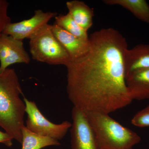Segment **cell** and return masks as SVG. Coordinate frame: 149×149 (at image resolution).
Here are the masks:
<instances>
[{
    "label": "cell",
    "mask_w": 149,
    "mask_h": 149,
    "mask_svg": "<svg viewBox=\"0 0 149 149\" xmlns=\"http://www.w3.org/2000/svg\"><path fill=\"white\" fill-rule=\"evenodd\" d=\"M90 49L82 57L67 65V93L73 107L84 111L109 114L133 100L125 82V37L113 28L91 34Z\"/></svg>",
    "instance_id": "obj_1"
},
{
    "label": "cell",
    "mask_w": 149,
    "mask_h": 149,
    "mask_svg": "<svg viewBox=\"0 0 149 149\" xmlns=\"http://www.w3.org/2000/svg\"><path fill=\"white\" fill-rule=\"evenodd\" d=\"M20 95L23 93L15 70L0 72V126L21 144L25 104Z\"/></svg>",
    "instance_id": "obj_2"
},
{
    "label": "cell",
    "mask_w": 149,
    "mask_h": 149,
    "mask_svg": "<svg viewBox=\"0 0 149 149\" xmlns=\"http://www.w3.org/2000/svg\"><path fill=\"white\" fill-rule=\"evenodd\" d=\"M83 111L95 133L99 149H133L141 142L139 134L121 125L108 113Z\"/></svg>",
    "instance_id": "obj_3"
},
{
    "label": "cell",
    "mask_w": 149,
    "mask_h": 149,
    "mask_svg": "<svg viewBox=\"0 0 149 149\" xmlns=\"http://www.w3.org/2000/svg\"><path fill=\"white\" fill-rule=\"evenodd\" d=\"M29 50L35 60L51 65L66 66L71 61L68 54L54 36L52 25L47 24L29 39Z\"/></svg>",
    "instance_id": "obj_4"
},
{
    "label": "cell",
    "mask_w": 149,
    "mask_h": 149,
    "mask_svg": "<svg viewBox=\"0 0 149 149\" xmlns=\"http://www.w3.org/2000/svg\"><path fill=\"white\" fill-rule=\"evenodd\" d=\"M25 113H27L26 125L27 129L33 133L47 136L56 140H61L70 128L72 123L65 121L60 124L51 122L40 111L35 102L29 101L24 97Z\"/></svg>",
    "instance_id": "obj_5"
},
{
    "label": "cell",
    "mask_w": 149,
    "mask_h": 149,
    "mask_svg": "<svg viewBox=\"0 0 149 149\" xmlns=\"http://www.w3.org/2000/svg\"><path fill=\"white\" fill-rule=\"evenodd\" d=\"M72 118L71 149H100L95 133L84 111L73 107Z\"/></svg>",
    "instance_id": "obj_6"
},
{
    "label": "cell",
    "mask_w": 149,
    "mask_h": 149,
    "mask_svg": "<svg viewBox=\"0 0 149 149\" xmlns=\"http://www.w3.org/2000/svg\"><path fill=\"white\" fill-rule=\"evenodd\" d=\"M57 15L56 12L37 10L35 11L34 15L29 19L15 23L11 22L6 27L3 33L22 41L29 39Z\"/></svg>",
    "instance_id": "obj_7"
},
{
    "label": "cell",
    "mask_w": 149,
    "mask_h": 149,
    "mask_svg": "<svg viewBox=\"0 0 149 149\" xmlns=\"http://www.w3.org/2000/svg\"><path fill=\"white\" fill-rule=\"evenodd\" d=\"M30 58L22 40L2 34L0 36V72H3L11 65L28 64Z\"/></svg>",
    "instance_id": "obj_8"
},
{
    "label": "cell",
    "mask_w": 149,
    "mask_h": 149,
    "mask_svg": "<svg viewBox=\"0 0 149 149\" xmlns=\"http://www.w3.org/2000/svg\"><path fill=\"white\" fill-rule=\"evenodd\" d=\"M56 38L68 54L70 60H76L85 56L90 50V40H83L70 34L57 25H52Z\"/></svg>",
    "instance_id": "obj_9"
},
{
    "label": "cell",
    "mask_w": 149,
    "mask_h": 149,
    "mask_svg": "<svg viewBox=\"0 0 149 149\" xmlns=\"http://www.w3.org/2000/svg\"><path fill=\"white\" fill-rule=\"evenodd\" d=\"M126 86L133 100L149 99V68L139 70L125 77Z\"/></svg>",
    "instance_id": "obj_10"
},
{
    "label": "cell",
    "mask_w": 149,
    "mask_h": 149,
    "mask_svg": "<svg viewBox=\"0 0 149 149\" xmlns=\"http://www.w3.org/2000/svg\"><path fill=\"white\" fill-rule=\"evenodd\" d=\"M125 77L139 70L149 68V45L140 44L125 52L124 58Z\"/></svg>",
    "instance_id": "obj_11"
},
{
    "label": "cell",
    "mask_w": 149,
    "mask_h": 149,
    "mask_svg": "<svg viewBox=\"0 0 149 149\" xmlns=\"http://www.w3.org/2000/svg\"><path fill=\"white\" fill-rule=\"evenodd\" d=\"M68 13L71 15L75 22L86 32L93 24L94 12L84 2L77 0L66 2Z\"/></svg>",
    "instance_id": "obj_12"
},
{
    "label": "cell",
    "mask_w": 149,
    "mask_h": 149,
    "mask_svg": "<svg viewBox=\"0 0 149 149\" xmlns=\"http://www.w3.org/2000/svg\"><path fill=\"white\" fill-rule=\"evenodd\" d=\"M108 5L121 6L137 18L149 24V5L145 0H104Z\"/></svg>",
    "instance_id": "obj_13"
},
{
    "label": "cell",
    "mask_w": 149,
    "mask_h": 149,
    "mask_svg": "<svg viewBox=\"0 0 149 149\" xmlns=\"http://www.w3.org/2000/svg\"><path fill=\"white\" fill-rule=\"evenodd\" d=\"M21 149H41L49 146H59L58 141L47 136L38 135L27 129L25 125L22 129Z\"/></svg>",
    "instance_id": "obj_14"
},
{
    "label": "cell",
    "mask_w": 149,
    "mask_h": 149,
    "mask_svg": "<svg viewBox=\"0 0 149 149\" xmlns=\"http://www.w3.org/2000/svg\"><path fill=\"white\" fill-rule=\"evenodd\" d=\"M55 18V24L62 29L81 39L85 40L89 39L87 32L75 22L68 13L65 15H57Z\"/></svg>",
    "instance_id": "obj_15"
},
{
    "label": "cell",
    "mask_w": 149,
    "mask_h": 149,
    "mask_svg": "<svg viewBox=\"0 0 149 149\" xmlns=\"http://www.w3.org/2000/svg\"><path fill=\"white\" fill-rule=\"evenodd\" d=\"M131 123L140 128L149 127V105L138 111L133 116Z\"/></svg>",
    "instance_id": "obj_16"
},
{
    "label": "cell",
    "mask_w": 149,
    "mask_h": 149,
    "mask_svg": "<svg viewBox=\"0 0 149 149\" xmlns=\"http://www.w3.org/2000/svg\"><path fill=\"white\" fill-rule=\"evenodd\" d=\"M9 4L6 0H0V36L6 27L11 22L10 17L8 14Z\"/></svg>",
    "instance_id": "obj_17"
},
{
    "label": "cell",
    "mask_w": 149,
    "mask_h": 149,
    "mask_svg": "<svg viewBox=\"0 0 149 149\" xmlns=\"http://www.w3.org/2000/svg\"><path fill=\"white\" fill-rule=\"evenodd\" d=\"M11 137L6 132H3L0 130V143L4 144L8 147L13 145L12 141L13 140Z\"/></svg>",
    "instance_id": "obj_18"
}]
</instances>
